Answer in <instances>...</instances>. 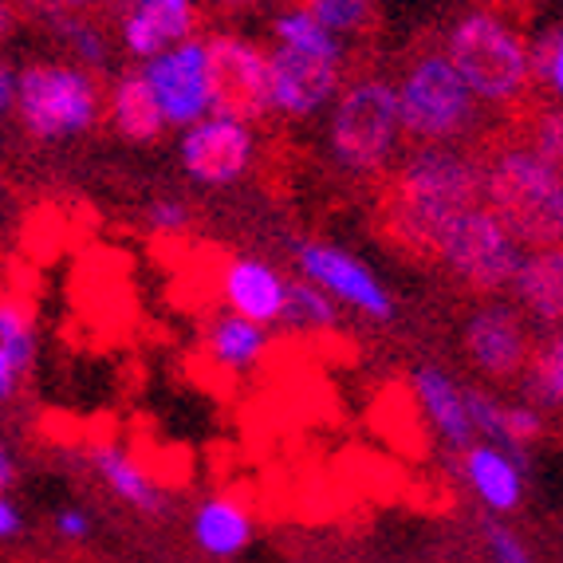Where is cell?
<instances>
[{
    "label": "cell",
    "mask_w": 563,
    "mask_h": 563,
    "mask_svg": "<svg viewBox=\"0 0 563 563\" xmlns=\"http://www.w3.org/2000/svg\"><path fill=\"white\" fill-rule=\"evenodd\" d=\"M16 111L32 139H71L99 122L103 91L84 67L32 64L16 79Z\"/></svg>",
    "instance_id": "6"
},
{
    "label": "cell",
    "mask_w": 563,
    "mask_h": 563,
    "mask_svg": "<svg viewBox=\"0 0 563 563\" xmlns=\"http://www.w3.org/2000/svg\"><path fill=\"white\" fill-rule=\"evenodd\" d=\"M56 532L64 536V540H84V536H91V517L76 512V508H64L56 517Z\"/></svg>",
    "instance_id": "34"
},
{
    "label": "cell",
    "mask_w": 563,
    "mask_h": 563,
    "mask_svg": "<svg viewBox=\"0 0 563 563\" xmlns=\"http://www.w3.org/2000/svg\"><path fill=\"white\" fill-rule=\"evenodd\" d=\"M146 225H151L154 233L162 236V241H178V236L189 233L194 217H189V209L181 206V201L162 198V201H154V206L146 209Z\"/></svg>",
    "instance_id": "31"
},
{
    "label": "cell",
    "mask_w": 563,
    "mask_h": 563,
    "mask_svg": "<svg viewBox=\"0 0 563 563\" xmlns=\"http://www.w3.org/2000/svg\"><path fill=\"white\" fill-rule=\"evenodd\" d=\"M481 158V201L528 249L563 241V174L517 131L493 134Z\"/></svg>",
    "instance_id": "2"
},
{
    "label": "cell",
    "mask_w": 563,
    "mask_h": 563,
    "mask_svg": "<svg viewBox=\"0 0 563 563\" xmlns=\"http://www.w3.org/2000/svg\"><path fill=\"white\" fill-rule=\"evenodd\" d=\"M24 375H29V371H24V366H20L9 351L0 347V402H9V398L16 395V386H20V378H24Z\"/></svg>",
    "instance_id": "33"
},
{
    "label": "cell",
    "mask_w": 563,
    "mask_h": 563,
    "mask_svg": "<svg viewBox=\"0 0 563 563\" xmlns=\"http://www.w3.org/2000/svg\"><path fill=\"white\" fill-rule=\"evenodd\" d=\"M461 473L473 485L481 500L497 512H512L525 497V477H520V461L505 453L500 445H470L461 450Z\"/></svg>",
    "instance_id": "17"
},
{
    "label": "cell",
    "mask_w": 563,
    "mask_h": 563,
    "mask_svg": "<svg viewBox=\"0 0 563 563\" xmlns=\"http://www.w3.org/2000/svg\"><path fill=\"white\" fill-rule=\"evenodd\" d=\"M532 76L544 79L563 107V24L552 36L540 40V47H532Z\"/></svg>",
    "instance_id": "29"
},
{
    "label": "cell",
    "mask_w": 563,
    "mask_h": 563,
    "mask_svg": "<svg viewBox=\"0 0 563 563\" xmlns=\"http://www.w3.org/2000/svg\"><path fill=\"white\" fill-rule=\"evenodd\" d=\"M206 56L213 114L249 122V126L273 114V67L261 44L233 32H213L206 40Z\"/></svg>",
    "instance_id": "8"
},
{
    "label": "cell",
    "mask_w": 563,
    "mask_h": 563,
    "mask_svg": "<svg viewBox=\"0 0 563 563\" xmlns=\"http://www.w3.org/2000/svg\"><path fill=\"white\" fill-rule=\"evenodd\" d=\"M485 536H488V548H493V560L497 563H532V555L525 552V544H520L505 525H488Z\"/></svg>",
    "instance_id": "32"
},
{
    "label": "cell",
    "mask_w": 563,
    "mask_h": 563,
    "mask_svg": "<svg viewBox=\"0 0 563 563\" xmlns=\"http://www.w3.org/2000/svg\"><path fill=\"white\" fill-rule=\"evenodd\" d=\"M331 36H358L375 20V0H300Z\"/></svg>",
    "instance_id": "28"
},
{
    "label": "cell",
    "mask_w": 563,
    "mask_h": 563,
    "mask_svg": "<svg viewBox=\"0 0 563 563\" xmlns=\"http://www.w3.org/2000/svg\"><path fill=\"white\" fill-rule=\"evenodd\" d=\"M59 9H71V12H84L91 9V4H103V0H56Z\"/></svg>",
    "instance_id": "40"
},
{
    "label": "cell",
    "mask_w": 563,
    "mask_h": 563,
    "mask_svg": "<svg viewBox=\"0 0 563 563\" xmlns=\"http://www.w3.org/2000/svg\"><path fill=\"white\" fill-rule=\"evenodd\" d=\"M402 142L398 87L383 76H363L343 87L331 114V151L355 178H383Z\"/></svg>",
    "instance_id": "5"
},
{
    "label": "cell",
    "mask_w": 563,
    "mask_h": 563,
    "mask_svg": "<svg viewBox=\"0 0 563 563\" xmlns=\"http://www.w3.org/2000/svg\"><path fill=\"white\" fill-rule=\"evenodd\" d=\"M280 323L303 331H328L339 323V311L328 291H320L311 280H284V316Z\"/></svg>",
    "instance_id": "24"
},
{
    "label": "cell",
    "mask_w": 563,
    "mask_h": 563,
    "mask_svg": "<svg viewBox=\"0 0 563 563\" xmlns=\"http://www.w3.org/2000/svg\"><path fill=\"white\" fill-rule=\"evenodd\" d=\"M194 536H198V544L206 552L236 555L253 536V517H249V508L241 500L221 493V497L201 500L198 517H194Z\"/></svg>",
    "instance_id": "22"
},
{
    "label": "cell",
    "mask_w": 563,
    "mask_h": 563,
    "mask_svg": "<svg viewBox=\"0 0 563 563\" xmlns=\"http://www.w3.org/2000/svg\"><path fill=\"white\" fill-rule=\"evenodd\" d=\"M24 563H56V560H24Z\"/></svg>",
    "instance_id": "41"
},
{
    "label": "cell",
    "mask_w": 563,
    "mask_h": 563,
    "mask_svg": "<svg viewBox=\"0 0 563 563\" xmlns=\"http://www.w3.org/2000/svg\"><path fill=\"white\" fill-rule=\"evenodd\" d=\"M91 465L114 488V497H122L126 505L139 508V512H162L166 508V493L151 481L146 465L139 457H131L126 450H119L111 442L91 445Z\"/></svg>",
    "instance_id": "20"
},
{
    "label": "cell",
    "mask_w": 563,
    "mask_h": 563,
    "mask_svg": "<svg viewBox=\"0 0 563 563\" xmlns=\"http://www.w3.org/2000/svg\"><path fill=\"white\" fill-rule=\"evenodd\" d=\"M445 59L453 64L473 99L485 107H525L532 87V52L500 12L473 9L445 36Z\"/></svg>",
    "instance_id": "3"
},
{
    "label": "cell",
    "mask_w": 563,
    "mask_h": 563,
    "mask_svg": "<svg viewBox=\"0 0 563 563\" xmlns=\"http://www.w3.org/2000/svg\"><path fill=\"white\" fill-rule=\"evenodd\" d=\"M142 71H146V84L158 99L166 126H194L213 111L206 40H181V44L166 47L162 56L146 59Z\"/></svg>",
    "instance_id": "9"
},
{
    "label": "cell",
    "mask_w": 563,
    "mask_h": 563,
    "mask_svg": "<svg viewBox=\"0 0 563 563\" xmlns=\"http://www.w3.org/2000/svg\"><path fill=\"white\" fill-rule=\"evenodd\" d=\"M532 339L528 323L512 303H488L473 311L465 323V351L481 375L497 378V383H517L525 375L528 355H532Z\"/></svg>",
    "instance_id": "12"
},
{
    "label": "cell",
    "mask_w": 563,
    "mask_h": 563,
    "mask_svg": "<svg viewBox=\"0 0 563 563\" xmlns=\"http://www.w3.org/2000/svg\"><path fill=\"white\" fill-rule=\"evenodd\" d=\"M512 296L528 320L563 328V241L528 249L512 280Z\"/></svg>",
    "instance_id": "16"
},
{
    "label": "cell",
    "mask_w": 563,
    "mask_h": 563,
    "mask_svg": "<svg viewBox=\"0 0 563 563\" xmlns=\"http://www.w3.org/2000/svg\"><path fill=\"white\" fill-rule=\"evenodd\" d=\"M0 347L9 351L24 371L36 358V316H32V303L16 291L0 296Z\"/></svg>",
    "instance_id": "25"
},
{
    "label": "cell",
    "mask_w": 563,
    "mask_h": 563,
    "mask_svg": "<svg viewBox=\"0 0 563 563\" xmlns=\"http://www.w3.org/2000/svg\"><path fill=\"white\" fill-rule=\"evenodd\" d=\"M398 119L410 146H465L481 131V103L445 52H430L398 84Z\"/></svg>",
    "instance_id": "4"
},
{
    "label": "cell",
    "mask_w": 563,
    "mask_h": 563,
    "mask_svg": "<svg viewBox=\"0 0 563 563\" xmlns=\"http://www.w3.org/2000/svg\"><path fill=\"white\" fill-rule=\"evenodd\" d=\"M413 386H418V398H422V410L430 413L433 430L442 433L453 450H470L477 430H473L470 406H465V390H457V383L433 366H418Z\"/></svg>",
    "instance_id": "18"
},
{
    "label": "cell",
    "mask_w": 563,
    "mask_h": 563,
    "mask_svg": "<svg viewBox=\"0 0 563 563\" xmlns=\"http://www.w3.org/2000/svg\"><path fill=\"white\" fill-rule=\"evenodd\" d=\"M119 32L131 56L154 59L198 32V9L194 0H134L119 12Z\"/></svg>",
    "instance_id": "14"
},
{
    "label": "cell",
    "mask_w": 563,
    "mask_h": 563,
    "mask_svg": "<svg viewBox=\"0 0 563 563\" xmlns=\"http://www.w3.org/2000/svg\"><path fill=\"white\" fill-rule=\"evenodd\" d=\"M16 32V12H12V4L9 0H0V44Z\"/></svg>",
    "instance_id": "38"
},
{
    "label": "cell",
    "mask_w": 563,
    "mask_h": 563,
    "mask_svg": "<svg viewBox=\"0 0 563 563\" xmlns=\"http://www.w3.org/2000/svg\"><path fill=\"white\" fill-rule=\"evenodd\" d=\"M525 261V244L508 233L493 209L481 206L465 209V213L445 229L442 244H438V264L453 280H461L477 296H493V291L512 288Z\"/></svg>",
    "instance_id": "7"
},
{
    "label": "cell",
    "mask_w": 563,
    "mask_h": 563,
    "mask_svg": "<svg viewBox=\"0 0 563 563\" xmlns=\"http://www.w3.org/2000/svg\"><path fill=\"white\" fill-rule=\"evenodd\" d=\"M544 433V418L536 413V406H505V450L517 457L525 445L540 442Z\"/></svg>",
    "instance_id": "30"
},
{
    "label": "cell",
    "mask_w": 563,
    "mask_h": 563,
    "mask_svg": "<svg viewBox=\"0 0 563 563\" xmlns=\"http://www.w3.org/2000/svg\"><path fill=\"white\" fill-rule=\"evenodd\" d=\"M276 32V44H288V47H300V52H311V56H331V59H343V47L339 40L323 29L320 20L311 16L308 9H284L273 24Z\"/></svg>",
    "instance_id": "26"
},
{
    "label": "cell",
    "mask_w": 563,
    "mask_h": 563,
    "mask_svg": "<svg viewBox=\"0 0 563 563\" xmlns=\"http://www.w3.org/2000/svg\"><path fill=\"white\" fill-rule=\"evenodd\" d=\"M296 264H300L303 280H311L320 291L343 300L366 320H390L395 303L386 296V288L375 280V273L351 253L335 249L323 241H300L296 244Z\"/></svg>",
    "instance_id": "10"
},
{
    "label": "cell",
    "mask_w": 563,
    "mask_h": 563,
    "mask_svg": "<svg viewBox=\"0 0 563 563\" xmlns=\"http://www.w3.org/2000/svg\"><path fill=\"white\" fill-rule=\"evenodd\" d=\"M264 347H268L264 323L244 320V316H221L206 331V355L217 371H253Z\"/></svg>",
    "instance_id": "21"
},
{
    "label": "cell",
    "mask_w": 563,
    "mask_h": 563,
    "mask_svg": "<svg viewBox=\"0 0 563 563\" xmlns=\"http://www.w3.org/2000/svg\"><path fill=\"white\" fill-rule=\"evenodd\" d=\"M12 485H16V461H12V453L0 445V497H4Z\"/></svg>",
    "instance_id": "36"
},
{
    "label": "cell",
    "mask_w": 563,
    "mask_h": 563,
    "mask_svg": "<svg viewBox=\"0 0 563 563\" xmlns=\"http://www.w3.org/2000/svg\"><path fill=\"white\" fill-rule=\"evenodd\" d=\"M253 154L256 139L249 122L225 119V114H206L181 134V166L201 186H233L253 166Z\"/></svg>",
    "instance_id": "11"
},
{
    "label": "cell",
    "mask_w": 563,
    "mask_h": 563,
    "mask_svg": "<svg viewBox=\"0 0 563 563\" xmlns=\"http://www.w3.org/2000/svg\"><path fill=\"white\" fill-rule=\"evenodd\" d=\"M107 107H111L114 131L126 142H154L166 131V119H162L158 99L146 84V71H126V76L114 79Z\"/></svg>",
    "instance_id": "19"
},
{
    "label": "cell",
    "mask_w": 563,
    "mask_h": 563,
    "mask_svg": "<svg viewBox=\"0 0 563 563\" xmlns=\"http://www.w3.org/2000/svg\"><path fill=\"white\" fill-rule=\"evenodd\" d=\"M217 291L229 303L233 316H244L253 323H280L284 316V276L273 264L256 256H233L217 276Z\"/></svg>",
    "instance_id": "15"
},
{
    "label": "cell",
    "mask_w": 563,
    "mask_h": 563,
    "mask_svg": "<svg viewBox=\"0 0 563 563\" xmlns=\"http://www.w3.org/2000/svg\"><path fill=\"white\" fill-rule=\"evenodd\" d=\"M520 378L536 406H563V328L536 343Z\"/></svg>",
    "instance_id": "23"
},
{
    "label": "cell",
    "mask_w": 563,
    "mask_h": 563,
    "mask_svg": "<svg viewBox=\"0 0 563 563\" xmlns=\"http://www.w3.org/2000/svg\"><path fill=\"white\" fill-rule=\"evenodd\" d=\"M16 99V79H12V71L4 64H0V114L9 111V103Z\"/></svg>",
    "instance_id": "37"
},
{
    "label": "cell",
    "mask_w": 563,
    "mask_h": 563,
    "mask_svg": "<svg viewBox=\"0 0 563 563\" xmlns=\"http://www.w3.org/2000/svg\"><path fill=\"white\" fill-rule=\"evenodd\" d=\"M209 9H221V12H241V9H256L264 0H206Z\"/></svg>",
    "instance_id": "39"
},
{
    "label": "cell",
    "mask_w": 563,
    "mask_h": 563,
    "mask_svg": "<svg viewBox=\"0 0 563 563\" xmlns=\"http://www.w3.org/2000/svg\"><path fill=\"white\" fill-rule=\"evenodd\" d=\"M268 67H273V111H284L291 119L320 111L343 79V59L311 56L288 44H276L268 52Z\"/></svg>",
    "instance_id": "13"
},
{
    "label": "cell",
    "mask_w": 563,
    "mask_h": 563,
    "mask_svg": "<svg viewBox=\"0 0 563 563\" xmlns=\"http://www.w3.org/2000/svg\"><path fill=\"white\" fill-rule=\"evenodd\" d=\"M378 225L406 256H433L445 229L465 209L481 206V158L470 146H410L398 166L383 174Z\"/></svg>",
    "instance_id": "1"
},
{
    "label": "cell",
    "mask_w": 563,
    "mask_h": 563,
    "mask_svg": "<svg viewBox=\"0 0 563 563\" xmlns=\"http://www.w3.org/2000/svg\"><path fill=\"white\" fill-rule=\"evenodd\" d=\"M520 122L525 131H517L520 139L532 146L548 166H555L563 174V107H520Z\"/></svg>",
    "instance_id": "27"
},
{
    "label": "cell",
    "mask_w": 563,
    "mask_h": 563,
    "mask_svg": "<svg viewBox=\"0 0 563 563\" xmlns=\"http://www.w3.org/2000/svg\"><path fill=\"white\" fill-rule=\"evenodd\" d=\"M20 528H24V520H20L16 505L0 497V540H9V536H16Z\"/></svg>",
    "instance_id": "35"
}]
</instances>
